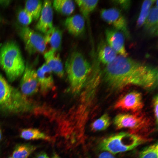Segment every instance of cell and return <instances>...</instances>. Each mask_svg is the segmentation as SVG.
<instances>
[{"label":"cell","mask_w":158,"mask_h":158,"mask_svg":"<svg viewBox=\"0 0 158 158\" xmlns=\"http://www.w3.org/2000/svg\"><path fill=\"white\" fill-rule=\"evenodd\" d=\"M104 73L105 81L115 90L130 85L149 90L157 84V68L121 55L106 65Z\"/></svg>","instance_id":"cell-1"},{"label":"cell","mask_w":158,"mask_h":158,"mask_svg":"<svg viewBox=\"0 0 158 158\" xmlns=\"http://www.w3.org/2000/svg\"><path fill=\"white\" fill-rule=\"evenodd\" d=\"M0 66L10 82L23 74L25 67L24 61L19 48L15 43L7 42L1 47Z\"/></svg>","instance_id":"cell-2"},{"label":"cell","mask_w":158,"mask_h":158,"mask_svg":"<svg viewBox=\"0 0 158 158\" xmlns=\"http://www.w3.org/2000/svg\"><path fill=\"white\" fill-rule=\"evenodd\" d=\"M65 68L71 90L74 93L78 92L91 71L90 64L81 53L75 51L67 59Z\"/></svg>","instance_id":"cell-3"},{"label":"cell","mask_w":158,"mask_h":158,"mask_svg":"<svg viewBox=\"0 0 158 158\" xmlns=\"http://www.w3.org/2000/svg\"><path fill=\"white\" fill-rule=\"evenodd\" d=\"M32 108L21 93L9 85L0 74V110L20 113L29 111Z\"/></svg>","instance_id":"cell-4"},{"label":"cell","mask_w":158,"mask_h":158,"mask_svg":"<svg viewBox=\"0 0 158 158\" xmlns=\"http://www.w3.org/2000/svg\"><path fill=\"white\" fill-rule=\"evenodd\" d=\"M147 140L137 134L122 132L104 139L99 147L101 150L116 154L132 150Z\"/></svg>","instance_id":"cell-5"},{"label":"cell","mask_w":158,"mask_h":158,"mask_svg":"<svg viewBox=\"0 0 158 158\" xmlns=\"http://www.w3.org/2000/svg\"><path fill=\"white\" fill-rule=\"evenodd\" d=\"M113 123L117 129H127L133 134L146 130L150 126L148 118L140 112L118 114L114 118Z\"/></svg>","instance_id":"cell-6"},{"label":"cell","mask_w":158,"mask_h":158,"mask_svg":"<svg viewBox=\"0 0 158 158\" xmlns=\"http://www.w3.org/2000/svg\"><path fill=\"white\" fill-rule=\"evenodd\" d=\"M20 36L25 44V48L30 54L36 53L44 54L47 44L44 36L27 26L23 27Z\"/></svg>","instance_id":"cell-7"},{"label":"cell","mask_w":158,"mask_h":158,"mask_svg":"<svg viewBox=\"0 0 158 158\" xmlns=\"http://www.w3.org/2000/svg\"><path fill=\"white\" fill-rule=\"evenodd\" d=\"M100 14L104 21L123 32L127 38L130 37L126 20L119 9L114 8H104L102 10Z\"/></svg>","instance_id":"cell-8"},{"label":"cell","mask_w":158,"mask_h":158,"mask_svg":"<svg viewBox=\"0 0 158 158\" xmlns=\"http://www.w3.org/2000/svg\"><path fill=\"white\" fill-rule=\"evenodd\" d=\"M143 106L142 94L137 91H133L118 99L114 107L116 109L135 113L140 112Z\"/></svg>","instance_id":"cell-9"},{"label":"cell","mask_w":158,"mask_h":158,"mask_svg":"<svg viewBox=\"0 0 158 158\" xmlns=\"http://www.w3.org/2000/svg\"><path fill=\"white\" fill-rule=\"evenodd\" d=\"M39 87L36 71L26 65L20 83L21 93L24 96L32 95L37 92Z\"/></svg>","instance_id":"cell-10"},{"label":"cell","mask_w":158,"mask_h":158,"mask_svg":"<svg viewBox=\"0 0 158 158\" xmlns=\"http://www.w3.org/2000/svg\"><path fill=\"white\" fill-rule=\"evenodd\" d=\"M107 43L116 53L127 56L128 54L125 46V35L121 32L114 28H108L105 31Z\"/></svg>","instance_id":"cell-11"},{"label":"cell","mask_w":158,"mask_h":158,"mask_svg":"<svg viewBox=\"0 0 158 158\" xmlns=\"http://www.w3.org/2000/svg\"><path fill=\"white\" fill-rule=\"evenodd\" d=\"M51 1L45 0L43 3L41 13L36 28L45 34L53 27V11Z\"/></svg>","instance_id":"cell-12"},{"label":"cell","mask_w":158,"mask_h":158,"mask_svg":"<svg viewBox=\"0 0 158 158\" xmlns=\"http://www.w3.org/2000/svg\"><path fill=\"white\" fill-rule=\"evenodd\" d=\"M36 72L42 91L45 92L52 88L54 82L52 71L45 63L39 68Z\"/></svg>","instance_id":"cell-13"},{"label":"cell","mask_w":158,"mask_h":158,"mask_svg":"<svg viewBox=\"0 0 158 158\" xmlns=\"http://www.w3.org/2000/svg\"><path fill=\"white\" fill-rule=\"evenodd\" d=\"M64 23L69 33L74 36L80 35L85 31V19L81 15L77 14L68 17Z\"/></svg>","instance_id":"cell-14"},{"label":"cell","mask_w":158,"mask_h":158,"mask_svg":"<svg viewBox=\"0 0 158 158\" xmlns=\"http://www.w3.org/2000/svg\"><path fill=\"white\" fill-rule=\"evenodd\" d=\"M45 63L58 76L61 78L64 75L63 65L59 54L51 50L44 54Z\"/></svg>","instance_id":"cell-15"},{"label":"cell","mask_w":158,"mask_h":158,"mask_svg":"<svg viewBox=\"0 0 158 158\" xmlns=\"http://www.w3.org/2000/svg\"><path fill=\"white\" fill-rule=\"evenodd\" d=\"M158 7L156 6L150 9L143 24L144 30L150 37H154L158 34Z\"/></svg>","instance_id":"cell-16"},{"label":"cell","mask_w":158,"mask_h":158,"mask_svg":"<svg viewBox=\"0 0 158 158\" xmlns=\"http://www.w3.org/2000/svg\"><path fill=\"white\" fill-rule=\"evenodd\" d=\"M44 36L47 45L48 44L51 50L57 51L61 49L62 42V33L58 28L53 27Z\"/></svg>","instance_id":"cell-17"},{"label":"cell","mask_w":158,"mask_h":158,"mask_svg":"<svg viewBox=\"0 0 158 158\" xmlns=\"http://www.w3.org/2000/svg\"><path fill=\"white\" fill-rule=\"evenodd\" d=\"M117 53L104 41L99 47L98 56L99 61L106 65L112 61L117 56Z\"/></svg>","instance_id":"cell-18"},{"label":"cell","mask_w":158,"mask_h":158,"mask_svg":"<svg viewBox=\"0 0 158 158\" xmlns=\"http://www.w3.org/2000/svg\"><path fill=\"white\" fill-rule=\"evenodd\" d=\"M52 5L56 11L66 16L71 15L75 9V3L72 0H55Z\"/></svg>","instance_id":"cell-19"},{"label":"cell","mask_w":158,"mask_h":158,"mask_svg":"<svg viewBox=\"0 0 158 158\" xmlns=\"http://www.w3.org/2000/svg\"><path fill=\"white\" fill-rule=\"evenodd\" d=\"M37 148V147L30 143L19 144L13 151V158H27Z\"/></svg>","instance_id":"cell-20"},{"label":"cell","mask_w":158,"mask_h":158,"mask_svg":"<svg viewBox=\"0 0 158 158\" xmlns=\"http://www.w3.org/2000/svg\"><path fill=\"white\" fill-rule=\"evenodd\" d=\"M20 136L27 140L38 139L48 140L50 138L48 136L39 130L32 128L22 129L20 131Z\"/></svg>","instance_id":"cell-21"},{"label":"cell","mask_w":158,"mask_h":158,"mask_svg":"<svg viewBox=\"0 0 158 158\" xmlns=\"http://www.w3.org/2000/svg\"><path fill=\"white\" fill-rule=\"evenodd\" d=\"M43 3L41 0L26 1L24 9L31 16L33 19H38L42 9Z\"/></svg>","instance_id":"cell-22"},{"label":"cell","mask_w":158,"mask_h":158,"mask_svg":"<svg viewBox=\"0 0 158 158\" xmlns=\"http://www.w3.org/2000/svg\"><path fill=\"white\" fill-rule=\"evenodd\" d=\"M80 10L85 18H87L95 9L98 3L97 0H77L75 1Z\"/></svg>","instance_id":"cell-23"},{"label":"cell","mask_w":158,"mask_h":158,"mask_svg":"<svg viewBox=\"0 0 158 158\" xmlns=\"http://www.w3.org/2000/svg\"><path fill=\"white\" fill-rule=\"evenodd\" d=\"M110 123V118L109 115L105 113L94 121L91 124L90 128L93 131H103L107 129Z\"/></svg>","instance_id":"cell-24"},{"label":"cell","mask_w":158,"mask_h":158,"mask_svg":"<svg viewBox=\"0 0 158 158\" xmlns=\"http://www.w3.org/2000/svg\"><path fill=\"white\" fill-rule=\"evenodd\" d=\"M155 1H156L154 0H145L143 1L137 21L136 26L138 28H140L143 25L151 6Z\"/></svg>","instance_id":"cell-25"},{"label":"cell","mask_w":158,"mask_h":158,"mask_svg":"<svg viewBox=\"0 0 158 158\" xmlns=\"http://www.w3.org/2000/svg\"><path fill=\"white\" fill-rule=\"evenodd\" d=\"M157 142L144 148L140 152L139 158H158Z\"/></svg>","instance_id":"cell-26"},{"label":"cell","mask_w":158,"mask_h":158,"mask_svg":"<svg viewBox=\"0 0 158 158\" xmlns=\"http://www.w3.org/2000/svg\"><path fill=\"white\" fill-rule=\"evenodd\" d=\"M18 19L19 23L25 26H27L30 24L33 20L31 16L24 8L19 11Z\"/></svg>","instance_id":"cell-27"},{"label":"cell","mask_w":158,"mask_h":158,"mask_svg":"<svg viewBox=\"0 0 158 158\" xmlns=\"http://www.w3.org/2000/svg\"><path fill=\"white\" fill-rule=\"evenodd\" d=\"M125 10L129 9L131 4V1L128 0H119L113 1Z\"/></svg>","instance_id":"cell-28"},{"label":"cell","mask_w":158,"mask_h":158,"mask_svg":"<svg viewBox=\"0 0 158 158\" xmlns=\"http://www.w3.org/2000/svg\"><path fill=\"white\" fill-rule=\"evenodd\" d=\"M152 104L154 116L156 123L157 124L158 115V97L157 95L154 97L152 100Z\"/></svg>","instance_id":"cell-29"},{"label":"cell","mask_w":158,"mask_h":158,"mask_svg":"<svg viewBox=\"0 0 158 158\" xmlns=\"http://www.w3.org/2000/svg\"><path fill=\"white\" fill-rule=\"evenodd\" d=\"M98 158H115L112 154L107 152H103L99 155Z\"/></svg>","instance_id":"cell-30"},{"label":"cell","mask_w":158,"mask_h":158,"mask_svg":"<svg viewBox=\"0 0 158 158\" xmlns=\"http://www.w3.org/2000/svg\"><path fill=\"white\" fill-rule=\"evenodd\" d=\"M35 158H49L47 155L44 152H41L37 153Z\"/></svg>","instance_id":"cell-31"},{"label":"cell","mask_w":158,"mask_h":158,"mask_svg":"<svg viewBox=\"0 0 158 158\" xmlns=\"http://www.w3.org/2000/svg\"><path fill=\"white\" fill-rule=\"evenodd\" d=\"M51 158H61L59 156L55 153H54Z\"/></svg>","instance_id":"cell-32"},{"label":"cell","mask_w":158,"mask_h":158,"mask_svg":"<svg viewBox=\"0 0 158 158\" xmlns=\"http://www.w3.org/2000/svg\"><path fill=\"white\" fill-rule=\"evenodd\" d=\"M2 133L1 127L0 126V142L2 140Z\"/></svg>","instance_id":"cell-33"},{"label":"cell","mask_w":158,"mask_h":158,"mask_svg":"<svg viewBox=\"0 0 158 158\" xmlns=\"http://www.w3.org/2000/svg\"><path fill=\"white\" fill-rule=\"evenodd\" d=\"M7 158H13L12 157H9Z\"/></svg>","instance_id":"cell-34"},{"label":"cell","mask_w":158,"mask_h":158,"mask_svg":"<svg viewBox=\"0 0 158 158\" xmlns=\"http://www.w3.org/2000/svg\"></svg>","instance_id":"cell-35"}]
</instances>
